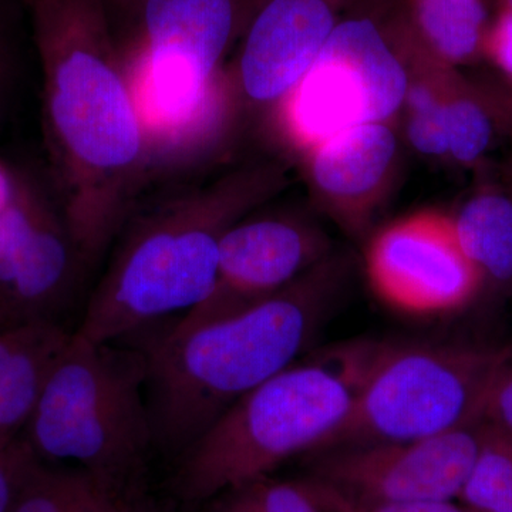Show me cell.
Segmentation results:
<instances>
[{
  "label": "cell",
  "mask_w": 512,
  "mask_h": 512,
  "mask_svg": "<svg viewBox=\"0 0 512 512\" xmlns=\"http://www.w3.org/2000/svg\"><path fill=\"white\" fill-rule=\"evenodd\" d=\"M396 151V137L383 123L350 127L319 144L313 180L335 201L362 200L383 180Z\"/></svg>",
  "instance_id": "9a60e30c"
},
{
  "label": "cell",
  "mask_w": 512,
  "mask_h": 512,
  "mask_svg": "<svg viewBox=\"0 0 512 512\" xmlns=\"http://www.w3.org/2000/svg\"><path fill=\"white\" fill-rule=\"evenodd\" d=\"M13 39L8 0H0V97L5 96L16 79L18 57Z\"/></svg>",
  "instance_id": "484cf974"
},
{
  "label": "cell",
  "mask_w": 512,
  "mask_h": 512,
  "mask_svg": "<svg viewBox=\"0 0 512 512\" xmlns=\"http://www.w3.org/2000/svg\"><path fill=\"white\" fill-rule=\"evenodd\" d=\"M104 0H33L43 128L84 266L119 237L153 151Z\"/></svg>",
  "instance_id": "6da1fadb"
},
{
  "label": "cell",
  "mask_w": 512,
  "mask_h": 512,
  "mask_svg": "<svg viewBox=\"0 0 512 512\" xmlns=\"http://www.w3.org/2000/svg\"><path fill=\"white\" fill-rule=\"evenodd\" d=\"M342 0H251L239 53L248 99L269 104L291 96L336 28Z\"/></svg>",
  "instance_id": "7c38bea8"
},
{
  "label": "cell",
  "mask_w": 512,
  "mask_h": 512,
  "mask_svg": "<svg viewBox=\"0 0 512 512\" xmlns=\"http://www.w3.org/2000/svg\"><path fill=\"white\" fill-rule=\"evenodd\" d=\"M480 97L490 111L494 123L500 124L512 134V83L491 87Z\"/></svg>",
  "instance_id": "83f0119b"
},
{
  "label": "cell",
  "mask_w": 512,
  "mask_h": 512,
  "mask_svg": "<svg viewBox=\"0 0 512 512\" xmlns=\"http://www.w3.org/2000/svg\"><path fill=\"white\" fill-rule=\"evenodd\" d=\"M211 501L210 512H322L306 478L276 481L265 477Z\"/></svg>",
  "instance_id": "ffe728a7"
},
{
  "label": "cell",
  "mask_w": 512,
  "mask_h": 512,
  "mask_svg": "<svg viewBox=\"0 0 512 512\" xmlns=\"http://www.w3.org/2000/svg\"><path fill=\"white\" fill-rule=\"evenodd\" d=\"M451 221L458 245L483 285L512 288V192H478Z\"/></svg>",
  "instance_id": "2e32d148"
},
{
  "label": "cell",
  "mask_w": 512,
  "mask_h": 512,
  "mask_svg": "<svg viewBox=\"0 0 512 512\" xmlns=\"http://www.w3.org/2000/svg\"><path fill=\"white\" fill-rule=\"evenodd\" d=\"M9 512H158L141 484L40 461Z\"/></svg>",
  "instance_id": "5bb4252c"
},
{
  "label": "cell",
  "mask_w": 512,
  "mask_h": 512,
  "mask_svg": "<svg viewBox=\"0 0 512 512\" xmlns=\"http://www.w3.org/2000/svg\"><path fill=\"white\" fill-rule=\"evenodd\" d=\"M511 181H512V168H511Z\"/></svg>",
  "instance_id": "836d02e7"
},
{
  "label": "cell",
  "mask_w": 512,
  "mask_h": 512,
  "mask_svg": "<svg viewBox=\"0 0 512 512\" xmlns=\"http://www.w3.org/2000/svg\"><path fill=\"white\" fill-rule=\"evenodd\" d=\"M70 336L56 319L16 320L0 328V447L25 433Z\"/></svg>",
  "instance_id": "4fadbf2b"
},
{
  "label": "cell",
  "mask_w": 512,
  "mask_h": 512,
  "mask_svg": "<svg viewBox=\"0 0 512 512\" xmlns=\"http://www.w3.org/2000/svg\"><path fill=\"white\" fill-rule=\"evenodd\" d=\"M406 99L412 107L407 134L413 147L427 156L448 153L446 103L424 86L409 89Z\"/></svg>",
  "instance_id": "7402d4cb"
},
{
  "label": "cell",
  "mask_w": 512,
  "mask_h": 512,
  "mask_svg": "<svg viewBox=\"0 0 512 512\" xmlns=\"http://www.w3.org/2000/svg\"><path fill=\"white\" fill-rule=\"evenodd\" d=\"M322 512H473L453 501H416V503H372L356 500L333 490L329 485L306 477Z\"/></svg>",
  "instance_id": "603a6c76"
},
{
  "label": "cell",
  "mask_w": 512,
  "mask_h": 512,
  "mask_svg": "<svg viewBox=\"0 0 512 512\" xmlns=\"http://www.w3.org/2000/svg\"><path fill=\"white\" fill-rule=\"evenodd\" d=\"M413 15L421 39L444 62H466L483 45L481 0H413Z\"/></svg>",
  "instance_id": "e0dca14e"
},
{
  "label": "cell",
  "mask_w": 512,
  "mask_h": 512,
  "mask_svg": "<svg viewBox=\"0 0 512 512\" xmlns=\"http://www.w3.org/2000/svg\"><path fill=\"white\" fill-rule=\"evenodd\" d=\"M10 322L12 320L9 319L8 313L3 311L2 306H0V328H3V326L8 325Z\"/></svg>",
  "instance_id": "4dcf8cb0"
},
{
  "label": "cell",
  "mask_w": 512,
  "mask_h": 512,
  "mask_svg": "<svg viewBox=\"0 0 512 512\" xmlns=\"http://www.w3.org/2000/svg\"><path fill=\"white\" fill-rule=\"evenodd\" d=\"M40 461L23 436L0 447V512H9L23 484Z\"/></svg>",
  "instance_id": "cb8c5ba5"
},
{
  "label": "cell",
  "mask_w": 512,
  "mask_h": 512,
  "mask_svg": "<svg viewBox=\"0 0 512 512\" xmlns=\"http://www.w3.org/2000/svg\"><path fill=\"white\" fill-rule=\"evenodd\" d=\"M322 255V239L301 222L276 217L239 220L221 239L214 289L168 328H194L251 308L298 281Z\"/></svg>",
  "instance_id": "8fae6325"
},
{
  "label": "cell",
  "mask_w": 512,
  "mask_h": 512,
  "mask_svg": "<svg viewBox=\"0 0 512 512\" xmlns=\"http://www.w3.org/2000/svg\"><path fill=\"white\" fill-rule=\"evenodd\" d=\"M50 197L52 194L35 177L16 170L15 191L0 211V301L9 291L19 256Z\"/></svg>",
  "instance_id": "d6986e66"
},
{
  "label": "cell",
  "mask_w": 512,
  "mask_h": 512,
  "mask_svg": "<svg viewBox=\"0 0 512 512\" xmlns=\"http://www.w3.org/2000/svg\"><path fill=\"white\" fill-rule=\"evenodd\" d=\"M389 345L355 339L326 346L245 394L178 456L175 493L205 503L328 446Z\"/></svg>",
  "instance_id": "3957f363"
},
{
  "label": "cell",
  "mask_w": 512,
  "mask_h": 512,
  "mask_svg": "<svg viewBox=\"0 0 512 512\" xmlns=\"http://www.w3.org/2000/svg\"><path fill=\"white\" fill-rule=\"evenodd\" d=\"M23 2L28 3V5L30 6V3H32V2H33V0H23Z\"/></svg>",
  "instance_id": "d6a6232c"
},
{
  "label": "cell",
  "mask_w": 512,
  "mask_h": 512,
  "mask_svg": "<svg viewBox=\"0 0 512 512\" xmlns=\"http://www.w3.org/2000/svg\"><path fill=\"white\" fill-rule=\"evenodd\" d=\"M507 6L512 9V0H507Z\"/></svg>",
  "instance_id": "1f68e13d"
},
{
  "label": "cell",
  "mask_w": 512,
  "mask_h": 512,
  "mask_svg": "<svg viewBox=\"0 0 512 512\" xmlns=\"http://www.w3.org/2000/svg\"><path fill=\"white\" fill-rule=\"evenodd\" d=\"M251 0H141L134 92L148 136L200 126ZM153 144V143H151Z\"/></svg>",
  "instance_id": "52a82bcc"
},
{
  "label": "cell",
  "mask_w": 512,
  "mask_h": 512,
  "mask_svg": "<svg viewBox=\"0 0 512 512\" xmlns=\"http://www.w3.org/2000/svg\"><path fill=\"white\" fill-rule=\"evenodd\" d=\"M23 437L40 460L141 484L156 448L143 353L72 332Z\"/></svg>",
  "instance_id": "5b68a950"
},
{
  "label": "cell",
  "mask_w": 512,
  "mask_h": 512,
  "mask_svg": "<svg viewBox=\"0 0 512 512\" xmlns=\"http://www.w3.org/2000/svg\"><path fill=\"white\" fill-rule=\"evenodd\" d=\"M16 185V170L0 163V211L8 205Z\"/></svg>",
  "instance_id": "f1b7e54d"
},
{
  "label": "cell",
  "mask_w": 512,
  "mask_h": 512,
  "mask_svg": "<svg viewBox=\"0 0 512 512\" xmlns=\"http://www.w3.org/2000/svg\"><path fill=\"white\" fill-rule=\"evenodd\" d=\"M511 356L510 349L390 343L325 448L429 439L478 426Z\"/></svg>",
  "instance_id": "8992f818"
},
{
  "label": "cell",
  "mask_w": 512,
  "mask_h": 512,
  "mask_svg": "<svg viewBox=\"0 0 512 512\" xmlns=\"http://www.w3.org/2000/svg\"><path fill=\"white\" fill-rule=\"evenodd\" d=\"M409 89L402 62L375 23L345 20L293 90L291 120L299 136L320 144L350 127L383 123Z\"/></svg>",
  "instance_id": "ba28073f"
},
{
  "label": "cell",
  "mask_w": 512,
  "mask_h": 512,
  "mask_svg": "<svg viewBox=\"0 0 512 512\" xmlns=\"http://www.w3.org/2000/svg\"><path fill=\"white\" fill-rule=\"evenodd\" d=\"M488 53L512 83V9L505 8L485 39Z\"/></svg>",
  "instance_id": "4316f807"
},
{
  "label": "cell",
  "mask_w": 512,
  "mask_h": 512,
  "mask_svg": "<svg viewBox=\"0 0 512 512\" xmlns=\"http://www.w3.org/2000/svg\"><path fill=\"white\" fill-rule=\"evenodd\" d=\"M104 2H113V0H104ZM114 2L121 3V5H130V6H136V9L138 6H140L141 0H114Z\"/></svg>",
  "instance_id": "f546056e"
},
{
  "label": "cell",
  "mask_w": 512,
  "mask_h": 512,
  "mask_svg": "<svg viewBox=\"0 0 512 512\" xmlns=\"http://www.w3.org/2000/svg\"><path fill=\"white\" fill-rule=\"evenodd\" d=\"M367 272L376 295L414 316L466 308L483 279L458 245L453 221L420 215L384 229L370 245Z\"/></svg>",
  "instance_id": "30bf717a"
},
{
  "label": "cell",
  "mask_w": 512,
  "mask_h": 512,
  "mask_svg": "<svg viewBox=\"0 0 512 512\" xmlns=\"http://www.w3.org/2000/svg\"><path fill=\"white\" fill-rule=\"evenodd\" d=\"M339 275L319 264L251 308L144 350L154 447L180 456L232 404L309 353L338 299Z\"/></svg>",
  "instance_id": "7a4b0ae2"
},
{
  "label": "cell",
  "mask_w": 512,
  "mask_h": 512,
  "mask_svg": "<svg viewBox=\"0 0 512 512\" xmlns=\"http://www.w3.org/2000/svg\"><path fill=\"white\" fill-rule=\"evenodd\" d=\"M480 450L460 500L473 512H512V434L480 424Z\"/></svg>",
  "instance_id": "ac0fdd59"
},
{
  "label": "cell",
  "mask_w": 512,
  "mask_h": 512,
  "mask_svg": "<svg viewBox=\"0 0 512 512\" xmlns=\"http://www.w3.org/2000/svg\"><path fill=\"white\" fill-rule=\"evenodd\" d=\"M480 424L512 434V356L495 377Z\"/></svg>",
  "instance_id": "d4e9b609"
},
{
  "label": "cell",
  "mask_w": 512,
  "mask_h": 512,
  "mask_svg": "<svg viewBox=\"0 0 512 512\" xmlns=\"http://www.w3.org/2000/svg\"><path fill=\"white\" fill-rule=\"evenodd\" d=\"M480 424L429 439L353 444L316 451L308 477L372 503L453 501L478 450Z\"/></svg>",
  "instance_id": "9c48e42d"
},
{
  "label": "cell",
  "mask_w": 512,
  "mask_h": 512,
  "mask_svg": "<svg viewBox=\"0 0 512 512\" xmlns=\"http://www.w3.org/2000/svg\"><path fill=\"white\" fill-rule=\"evenodd\" d=\"M238 192L234 181L192 188L134 218L74 332L117 343L197 308L217 282L222 237L254 204Z\"/></svg>",
  "instance_id": "277c9868"
},
{
  "label": "cell",
  "mask_w": 512,
  "mask_h": 512,
  "mask_svg": "<svg viewBox=\"0 0 512 512\" xmlns=\"http://www.w3.org/2000/svg\"><path fill=\"white\" fill-rule=\"evenodd\" d=\"M494 120L481 97L456 96L446 101L448 154L461 164H474L493 140Z\"/></svg>",
  "instance_id": "44dd1931"
}]
</instances>
